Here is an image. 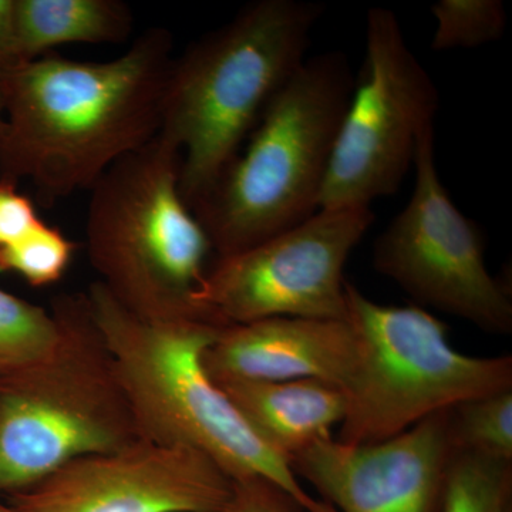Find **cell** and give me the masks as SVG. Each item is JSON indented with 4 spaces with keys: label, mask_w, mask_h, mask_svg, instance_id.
Masks as SVG:
<instances>
[{
    "label": "cell",
    "mask_w": 512,
    "mask_h": 512,
    "mask_svg": "<svg viewBox=\"0 0 512 512\" xmlns=\"http://www.w3.org/2000/svg\"><path fill=\"white\" fill-rule=\"evenodd\" d=\"M174 37L148 29L104 62L55 53L0 74V181L28 180L45 207L92 190L111 165L160 134Z\"/></svg>",
    "instance_id": "cell-1"
},
{
    "label": "cell",
    "mask_w": 512,
    "mask_h": 512,
    "mask_svg": "<svg viewBox=\"0 0 512 512\" xmlns=\"http://www.w3.org/2000/svg\"><path fill=\"white\" fill-rule=\"evenodd\" d=\"M86 296L141 440L194 448L232 480L264 478L303 511L338 512L303 488L289 461L249 426L208 376L202 357L229 323L217 316L143 319L124 309L99 281Z\"/></svg>",
    "instance_id": "cell-2"
},
{
    "label": "cell",
    "mask_w": 512,
    "mask_h": 512,
    "mask_svg": "<svg viewBox=\"0 0 512 512\" xmlns=\"http://www.w3.org/2000/svg\"><path fill=\"white\" fill-rule=\"evenodd\" d=\"M322 12L303 0H258L174 57L160 136L180 150V192L191 211L305 62Z\"/></svg>",
    "instance_id": "cell-3"
},
{
    "label": "cell",
    "mask_w": 512,
    "mask_h": 512,
    "mask_svg": "<svg viewBox=\"0 0 512 512\" xmlns=\"http://www.w3.org/2000/svg\"><path fill=\"white\" fill-rule=\"evenodd\" d=\"M353 84L345 53H320L272 97L245 150L192 210L217 258L274 237L319 210Z\"/></svg>",
    "instance_id": "cell-4"
},
{
    "label": "cell",
    "mask_w": 512,
    "mask_h": 512,
    "mask_svg": "<svg viewBox=\"0 0 512 512\" xmlns=\"http://www.w3.org/2000/svg\"><path fill=\"white\" fill-rule=\"evenodd\" d=\"M180 171V150L158 134L101 175L87 208L90 264L140 318H221L197 301L212 245L183 200Z\"/></svg>",
    "instance_id": "cell-5"
},
{
    "label": "cell",
    "mask_w": 512,
    "mask_h": 512,
    "mask_svg": "<svg viewBox=\"0 0 512 512\" xmlns=\"http://www.w3.org/2000/svg\"><path fill=\"white\" fill-rule=\"evenodd\" d=\"M56 348L0 377V493L19 494L70 461L140 440L86 293L57 296Z\"/></svg>",
    "instance_id": "cell-6"
},
{
    "label": "cell",
    "mask_w": 512,
    "mask_h": 512,
    "mask_svg": "<svg viewBox=\"0 0 512 512\" xmlns=\"http://www.w3.org/2000/svg\"><path fill=\"white\" fill-rule=\"evenodd\" d=\"M346 322L356 338V366L346 389L342 443L392 439L433 414L512 389V357L457 352L447 325L420 306L372 301L346 282Z\"/></svg>",
    "instance_id": "cell-7"
},
{
    "label": "cell",
    "mask_w": 512,
    "mask_h": 512,
    "mask_svg": "<svg viewBox=\"0 0 512 512\" xmlns=\"http://www.w3.org/2000/svg\"><path fill=\"white\" fill-rule=\"evenodd\" d=\"M437 110L436 84L407 45L397 16L370 9L365 59L340 123L319 210L370 208L377 198L396 194Z\"/></svg>",
    "instance_id": "cell-8"
},
{
    "label": "cell",
    "mask_w": 512,
    "mask_h": 512,
    "mask_svg": "<svg viewBox=\"0 0 512 512\" xmlns=\"http://www.w3.org/2000/svg\"><path fill=\"white\" fill-rule=\"evenodd\" d=\"M413 165L412 197L376 239V271L423 305L485 332L510 335V293L488 271L480 229L458 210L441 183L434 124L421 131Z\"/></svg>",
    "instance_id": "cell-9"
},
{
    "label": "cell",
    "mask_w": 512,
    "mask_h": 512,
    "mask_svg": "<svg viewBox=\"0 0 512 512\" xmlns=\"http://www.w3.org/2000/svg\"><path fill=\"white\" fill-rule=\"evenodd\" d=\"M372 208L318 210L308 220L207 269L197 301L229 325L268 318L346 319V262Z\"/></svg>",
    "instance_id": "cell-10"
},
{
    "label": "cell",
    "mask_w": 512,
    "mask_h": 512,
    "mask_svg": "<svg viewBox=\"0 0 512 512\" xmlns=\"http://www.w3.org/2000/svg\"><path fill=\"white\" fill-rule=\"evenodd\" d=\"M231 493L232 478L200 451L140 439L70 461L13 495L12 505L20 512H218Z\"/></svg>",
    "instance_id": "cell-11"
},
{
    "label": "cell",
    "mask_w": 512,
    "mask_h": 512,
    "mask_svg": "<svg viewBox=\"0 0 512 512\" xmlns=\"http://www.w3.org/2000/svg\"><path fill=\"white\" fill-rule=\"evenodd\" d=\"M448 410L380 443L350 446L328 434L289 466L338 512H439L457 453Z\"/></svg>",
    "instance_id": "cell-12"
},
{
    "label": "cell",
    "mask_w": 512,
    "mask_h": 512,
    "mask_svg": "<svg viewBox=\"0 0 512 512\" xmlns=\"http://www.w3.org/2000/svg\"><path fill=\"white\" fill-rule=\"evenodd\" d=\"M212 382L315 379L346 392L356 366V338L346 320L268 318L229 325L205 350Z\"/></svg>",
    "instance_id": "cell-13"
},
{
    "label": "cell",
    "mask_w": 512,
    "mask_h": 512,
    "mask_svg": "<svg viewBox=\"0 0 512 512\" xmlns=\"http://www.w3.org/2000/svg\"><path fill=\"white\" fill-rule=\"evenodd\" d=\"M215 384L249 426L288 461L332 434L330 429L342 423L346 413L342 390L320 380H227Z\"/></svg>",
    "instance_id": "cell-14"
},
{
    "label": "cell",
    "mask_w": 512,
    "mask_h": 512,
    "mask_svg": "<svg viewBox=\"0 0 512 512\" xmlns=\"http://www.w3.org/2000/svg\"><path fill=\"white\" fill-rule=\"evenodd\" d=\"M134 16L121 0H16L20 64L70 43H123Z\"/></svg>",
    "instance_id": "cell-15"
},
{
    "label": "cell",
    "mask_w": 512,
    "mask_h": 512,
    "mask_svg": "<svg viewBox=\"0 0 512 512\" xmlns=\"http://www.w3.org/2000/svg\"><path fill=\"white\" fill-rule=\"evenodd\" d=\"M59 338V322L52 311L0 288V377L42 362Z\"/></svg>",
    "instance_id": "cell-16"
},
{
    "label": "cell",
    "mask_w": 512,
    "mask_h": 512,
    "mask_svg": "<svg viewBox=\"0 0 512 512\" xmlns=\"http://www.w3.org/2000/svg\"><path fill=\"white\" fill-rule=\"evenodd\" d=\"M511 493L512 461L457 451L439 512H510Z\"/></svg>",
    "instance_id": "cell-17"
},
{
    "label": "cell",
    "mask_w": 512,
    "mask_h": 512,
    "mask_svg": "<svg viewBox=\"0 0 512 512\" xmlns=\"http://www.w3.org/2000/svg\"><path fill=\"white\" fill-rule=\"evenodd\" d=\"M448 419L456 451L512 461V389L457 404Z\"/></svg>",
    "instance_id": "cell-18"
},
{
    "label": "cell",
    "mask_w": 512,
    "mask_h": 512,
    "mask_svg": "<svg viewBox=\"0 0 512 512\" xmlns=\"http://www.w3.org/2000/svg\"><path fill=\"white\" fill-rule=\"evenodd\" d=\"M430 10L436 20L431 39L436 52L497 42L507 29V12L500 0H440Z\"/></svg>",
    "instance_id": "cell-19"
},
{
    "label": "cell",
    "mask_w": 512,
    "mask_h": 512,
    "mask_svg": "<svg viewBox=\"0 0 512 512\" xmlns=\"http://www.w3.org/2000/svg\"><path fill=\"white\" fill-rule=\"evenodd\" d=\"M76 248L60 229L42 221L18 241L0 247V272L22 276L35 288L53 285L63 278Z\"/></svg>",
    "instance_id": "cell-20"
},
{
    "label": "cell",
    "mask_w": 512,
    "mask_h": 512,
    "mask_svg": "<svg viewBox=\"0 0 512 512\" xmlns=\"http://www.w3.org/2000/svg\"><path fill=\"white\" fill-rule=\"evenodd\" d=\"M298 504L264 478L232 480V493L218 512H296Z\"/></svg>",
    "instance_id": "cell-21"
},
{
    "label": "cell",
    "mask_w": 512,
    "mask_h": 512,
    "mask_svg": "<svg viewBox=\"0 0 512 512\" xmlns=\"http://www.w3.org/2000/svg\"><path fill=\"white\" fill-rule=\"evenodd\" d=\"M42 221L35 204L16 190V184L0 181V247L18 241Z\"/></svg>",
    "instance_id": "cell-22"
},
{
    "label": "cell",
    "mask_w": 512,
    "mask_h": 512,
    "mask_svg": "<svg viewBox=\"0 0 512 512\" xmlns=\"http://www.w3.org/2000/svg\"><path fill=\"white\" fill-rule=\"evenodd\" d=\"M19 66L16 0H0V74Z\"/></svg>",
    "instance_id": "cell-23"
},
{
    "label": "cell",
    "mask_w": 512,
    "mask_h": 512,
    "mask_svg": "<svg viewBox=\"0 0 512 512\" xmlns=\"http://www.w3.org/2000/svg\"><path fill=\"white\" fill-rule=\"evenodd\" d=\"M5 123V99H3L2 87H0V130Z\"/></svg>",
    "instance_id": "cell-24"
},
{
    "label": "cell",
    "mask_w": 512,
    "mask_h": 512,
    "mask_svg": "<svg viewBox=\"0 0 512 512\" xmlns=\"http://www.w3.org/2000/svg\"><path fill=\"white\" fill-rule=\"evenodd\" d=\"M0 512H20L18 508L13 507L12 504L5 505L3 503H0Z\"/></svg>",
    "instance_id": "cell-25"
},
{
    "label": "cell",
    "mask_w": 512,
    "mask_h": 512,
    "mask_svg": "<svg viewBox=\"0 0 512 512\" xmlns=\"http://www.w3.org/2000/svg\"><path fill=\"white\" fill-rule=\"evenodd\" d=\"M511 512V511H510Z\"/></svg>",
    "instance_id": "cell-26"
}]
</instances>
